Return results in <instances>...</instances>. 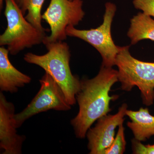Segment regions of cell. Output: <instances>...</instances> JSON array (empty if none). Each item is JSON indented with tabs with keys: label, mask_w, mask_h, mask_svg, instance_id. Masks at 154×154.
<instances>
[{
	"label": "cell",
	"mask_w": 154,
	"mask_h": 154,
	"mask_svg": "<svg viewBox=\"0 0 154 154\" xmlns=\"http://www.w3.org/2000/svg\"><path fill=\"white\" fill-rule=\"evenodd\" d=\"M3 2L4 0H0V9L2 10L3 7Z\"/></svg>",
	"instance_id": "obj_17"
},
{
	"label": "cell",
	"mask_w": 154,
	"mask_h": 154,
	"mask_svg": "<svg viewBox=\"0 0 154 154\" xmlns=\"http://www.w3.org/2000/svg\"><path fill=\"white\" fill-rule=\"evenodd\" d=\"M8 48H0V89L2 92L17 93L31 82V78L16 69L9 58Z\"/></svg>",
	"instance_id": "obj_10"
},
{
	"label": "cell",
	"mask_w": 154,
	"mask_h": 154,
	"mask_svg": "<svg viewBox=\"0 0 154 154\" xmlns=\"http://www.w3.org/2000/svg\"><path fill=\"white\" fill-rule=\"evenodd\" d=\"M128 106L123 104L114 115L107 114L99 119L95 126L87 131L89 154H104L115 138V130L123 124Z\"/></svg>",
	"instance_id": "obj_8"
},
{
	"label": "cell",
	"mask_w": 154,
	"mask_h": 154,
	"mask_svg": "<svg viewBox=\"0 0 154 154\" xmlns=\"http://www.w3.org/2000/svg\"><path fill=\"white\" fill-rule=\"evenodd\" d=\"M129 48V45L120 46L116 59L119 82L124 91H130L137 86L140 90L144 105L151 106L154 102V63L135 58Z\"/></svg>",
	"instance_id": "obj_3"
},
{
	"label": "cell",
	"mask_w": 154,
	"mask_h": 154,
	"mask_svg": "<svg viewBox=\"0 0 154 154\" xmlns=\"http://www.w3.org/2000/svg\"><path fill=\"white\" fill-rule=\"evenodd\" d=\"M124 127L123 124L119 126L117 134L113 142L105 150L104 154H122L126 148V141L124 134Z\"/></svg>",
	"instance_id": "obj_14"
},
{
	"label": "cell",
	"mask_w": 154,
	"mask_h": 154,
	"mask_svg": "<svg viewBox=\"0 0 154 154\" xmlns=\"http://www.w3.org/2000/svg\"><path fill=\"white\" fill-rule=\"evenodd\" d=\"M133 4L136 9L154 18V0H133Z\"/></svg>",
	"instance_id": "obj_15"
},
{
	"label": "cell",
	"mask_w": 154,
	"mask_h": 154,
	"mask_svg": "<svg viewBox=\"0 0 154 154\" xmlns=\"http://www.w3.org/2000/svg\"><path fill=\"white\" fill-rule=\"evenodd\" d=\"M19 1H20V0H16V1H17V3H18L19 2Z\"/></svg>",
	"instance_id": "obj_18"
},
{
	"label": "cell",
	"mask_w": 154,
	"mask_h": 154,
	"mask_svg": "<svg viewBox=\"0 0 154 154\" xmlns=\"http://www.w3.org/2000/svg\"><path fill=\"white\" fill-rule=\"evenodd\" d=\"M47 53L39 55L28 53L24 60L43 69L62 90L67 102L71 106L76 103V95L79 90L81 80L72 74L70 67L71 54L68 45L59 41L45 45Z\"/></svg>",
	"instance_id": "obj_2"
},
{
	"label": "cell",
	"mask_w": 154,
	"mask_h": 154,
	"mask_svg": "<svg viewBox=\"0 0 154 154\" xmlns=\"http://www.w3.org/2000/svg\"><path fill=\"white\" fill-rule=\"evenodd\" d=\"M41 87L38 93L25 109L15 114L14 124L17 128L33 116L50 110L66 111L71 109L60 86L47 73L39 80Z\"/></svg>",
	"instance_id": "obj_7"
},
{
	"label": "cell",
	"mask_w": 154,
	"mask_h": 154,
	"mask_svg": "<svg viewBox=\"0 0 154 154\" xmlns=\"http://www.w3.org/2000/svg\"><path fill=\"white\" fill-rule=\"evenodd\" d=\"M126 115L131 120L127 125L134 139L144 141L154 136V116L150 113L148 108L141 107L138 111L127 110Z\"/></svg>",
	"instance_id": "obj_11"
},
{
	"label": "cell",
	"mask_w": 154,
	"mask_h": 154,
	"mask_svg": "<svg viewBox=\"0 0 154 154\" xmlns=\"http://www.w3.org/2000/svg\"><path fill=\"white\" fill-rule=\"evenodd\" d=\"M132 147L134 154H154V144L144 145L134 138L132 140Z\"/></svg>",
	"instance_id": "obj_16"
},
{
	"label": "cell",
	"mask_w": 154,
	"mask_h": 154,
	"mask_svg": "<svg viewBox=\"0 0 154 154\" xmlns=\"http://www.w3.org/2000/svg\"><path fill=\"white\" fill-rule=\"evenodd\" d=\"M45 0H20L18 3L23 14L28 11L25 17L26 20L31 23L36 29L45 32L46 29L42 25V15L41 10Z\"/></svg>",
	"instance_id": "obj_13"
},
{
	"label": "cell",
	"mask_w": 154,
	"mask_h": 154,
	"mask_svg": "<svg viewBox=\"0 0 154 154\" xmlns=\"http://www.w3.org/2000/svg\"><path fill=\"white\" fill-rule=\"evenodd\" d=\"M5 1L8 25L0 36V45H7L10 54L15 55L25 48L43 43L45 32L36 29L26 20L16 0Z\"/></svg>",
	"instance_id": "obj_4"
},
{
	"label": "cell",
	"mask_w": 154,
	"mask_h": 154,
	"mask_svg": "<svg viewBox=\"0 0 154 154\" xmlns=\"http://www.w3.org/2000/svg\"><path fill=\"white\" fill-rule=\"evenodd\" d=\"M118 82V71L103 66L96 76L81 80L76 95L79 113L71 121L77 138H85L94 122L110 112V101L116 100L118 96H110L109 92Z\"/></svg>",
	"instance_id": "obj_1"
},
{
	"label": "cell",
	"mask_w": 154,
	"mask_h": 154,
	"mask_svg": "<svg viewBox=\"0 0 154 154\" xmlns=\"http://www.w3.org/2000/svg\"><path fill=\"white\" fill-rule=\"evenodd\" d=\"M82 0H51L42 19L49 25L51 33L45 36V45L66 39V29L79 25L85 16Z\"/></svg>",
	"instance_id": "obj_6"
},
{
	"label": "cell",
	"mask_w": 154,
	"mask_h": 154,
	"mask_svg": "<svg viewBox=\"0 0 154 154\" xmlns=\"http://www.w3.org/2000/svg\"><path fill=\"white\" fill-rule=\"evenodd\" d=\"M115 4L108 2L105 5L103 23L98 28L89 30H79L75 26L67 27V36L80 38L93 46L102 57V66L112 67L120 46L114 43L111 35V26L116 11Z\"/></svg>",
	"instance_id": "obj_5"
},
{
	"label": "cell",
	"mask_w": 154,
	"mask_h": 154,
	"mask_svg": "<svg viewBox=\"0 0 154 154\" xmlns=\"http://www.w3.org/2000/svg\"><path fill=\"white\" fill-rule=\"evenodd\" d=\"M15 106L0 93V148L3 154H21L25 135L17 134L14 121Z\"/></svg>",
	"instance_id": "obj_9"
},
{
	"label": "cell",
	"mask_w": 154,
	"mask_h": 154,
	"mask_svg": "<svg viewBox=\"0 0 154 154\" xmlns=\"http://www.w3.org/2000/svg\"><path fill=\"white\" fill-rule=\"evenodd\" d=\"M127 35L132 45L144 39L154 41V19L143 12H139L131 19Z\"/></svg>",
	"instance_id": "obj_12"
}]
</instances>
